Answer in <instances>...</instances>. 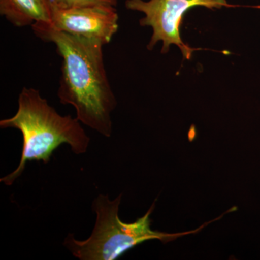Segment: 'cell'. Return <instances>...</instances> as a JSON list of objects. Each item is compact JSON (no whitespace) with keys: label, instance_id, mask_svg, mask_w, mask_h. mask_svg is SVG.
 <instances>
[{"label":"cell","instance_id":"1","mask_svg":"<svg viewBox=\"0 0 260 260\" xmlns=\"http://www.w3.org/2000/svg\"><path fill=\"white\" fill-rule=\"evenodd\" d=\"M31 28L38 38L54 44L61 58L59 102L73 106L82 124L110 138L117 102L105 69L104 45L61 32L48 22H38Z\"/></svg>","mask_w":260,"mask_h":260},{"label":"cell","instance_id":"2","mask_svg":"<svg viewBox=\"0 0 260 260\" xmlns=\"http://www.w3.org/2000/svg\"><path fill=\"white\" fill-rule=\"evenodd\" d=\"M80 121L70 115L61 116L40 91L23 88L19 94L18 109L14 116L0 121L2 129L14 128L23 136V149L18 167L0 179L12 186L25 170L28 162L49 164L51 155L61 145L68 144L75 155L88 151L90 138Z\"/></svg>","mask_w":260,"mask_h":260},{"label":"cell","instance_id":"3","mask_svg":"<svg viewBox=\"0 0 260 260\" xmlns=\"http://www.w3.org/2000/svg\"><path fill=\"white\" fill-rule=\"evenodd\" d=\"M122 194L110 200L108 194H99L93 200L92 210L96 215L91 235L85 240H78L73 234L65 237L63 246L80 260H114L138 244L153 239L168 243L177 238L199 232L197 230L179 234H169L151 229L150 215L155 208V200L148 211L133 223H124L119 216Z\"/></svg>","mask_w":260,"mask_h":260},{"label":"cell","instance_id":"4","mask_svg":"<svg viewBox=\"0 0 260 260\" xmlns=\"http://www.w3.org/2000/svg\"><path fill=\"white\" fill-rule=\"evenodd\" d=\"M213 8L230 7L226 0H126V9L143 13L140 20L141 26L150 27L153 30L148 50H153L159 42L162 43L161 54L169 52L171 45L180 49L186 59H190L194 49L183 42L180 26L186 12L194 7Z\"/></svg>","mask_w":260,"mask_h":260},{"label":"cell","instance_id":"5","mask_svg":"<svg viewBox=\"0 0 260 260\" xmlns=\"http://www.w3.org/2000/svg\"><path fill=\"white\" fill-rule=\"evenodd\" d=\"M50 23L58 30L74 37L109 44L119 29L116 7L107 5L64 8L51 0Z\"/></svg>","mask_w":260,"mask_h":260},{"label":"cell","instance_id":"6","mask_svg":"<svg viewBox=\"0 0 260 260\" xmlns=\"http://www.w3.org/2000/svg\"><path fill=\"white\" fill-rule=\"evenodd\" d=\"M51 0H0V15L18 28L51 22Z\"/></svg>","mask_w":260,"mask_h":260},{"label":"cell","instance_id":"7","mask_svg":"<svg viewBox=\"0 0 260 260\" xmlns=\"http://www.w3.org/2000/svg\"><path fill=\"white\" fill-rule=\"evenodd\" d=\"M56 5L61 8H70L78 7L107 5L116 7L117 0H53Z\"/></svg>","mask_w":260,"mask_h":260}]
</instances>
